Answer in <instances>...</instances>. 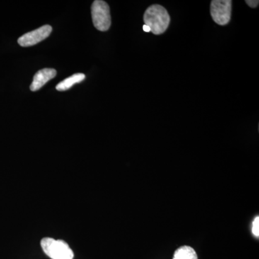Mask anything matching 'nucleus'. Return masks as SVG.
<instances>
[{"mask_svg": "<svg viewBox=\"0 0 259 259\" xmlns=\"http://www.w3.org/2000/svg\"><path fill=\"white\" fill-rule=\"evenodd\" d=\"M145 25L154 35H161L166 31L170 23V16L163 7L159 5L150 6L144 13Z\"/></svg>", "mask_w": 259, "mask_h": 259, "instance_id": "obj_1", "label": "nucleus"}, {"mask_svg": "<svg viewBox=\"0 0 259 259\" xmlns=\"http://www.w3.org/2000/svg\"><path fill=\"white\" fill-rule=\"evenodd\" d=\"M44 253L51 259H73L74 252L69 244L62 240L44 238L40 241Z\"/></svg>", "mask_w": 259, "mask_h": 259, "instance_id": "obj_2", "label": "nucleus"}, {"mask_svg": "<svg viewBox=\"0 0 259 259\" xmlns=\"http://www.w3.org/2000/svg\"><path fill=\"white\" fill-rule=\"evenodd\" d=\"M91 11L94 26L100 31L108 30L111 26V15L107 3L102 0H96L92 5Z\"/></svg>", "mask_w": 259, "mask_h": 259, "instance_id": "obj_3", "label": "nucleus"}, {"mask_svg": "<svg viewBox=\"0 0 259 259\" xmlns=\"http://www.w3.org/2000/svg\"><path fill=\"white\" fill-rule=\"evenodd\" d=\"M231 12V0H213L211 2V16L218 25H226L229 23Z\"/></svg>", "mask_w": 259, "mask_h": 259, "instance_id": "obj_4", "label": "nucleus"}, {"mask_svg": "<svg viewBox=\"0 0 259 259\" xmlns=\"http://www.w3.org/2000/svg\"><path fill=\"white\" fill-rule=\"evenodd\" d=\"M52 32L51 25H46L36 30L27 32L23 36L19 37L18 42L23 47H32L45 40Z\"/></svg>", "mask_w": 259, "mask_h": 259, "instance_id": "obj_5", "label": "nucleus"}, {"mask_svg": "<svg viewBox=\"0 0 259 259\" xmlns=\"http://www.w3.org/2000/svg\"><path fill=\"white\" fill-rule=\"evenodd\" d=\"M56 71L54 69H44L37 71L34 76L30 89L32 92L37 91L48 81L54 79L56 76Z\"/></svg>", "mask_w": 259, "mask_h": 259, "instance_id": "obj_6", "label": "nucleus"}, {"mask_svg": "<svg viewBox=\"0 0 259 259\" xmlns=\"http://www.w3.org/2000/svg\"><path fill=\"white\" fill-rule=\"evenodd\" d=\"M85 79V75L81 73H78L72 75L69 77L66 78L64 81H61L60 83L56 85V89L58 91H66L72 88L76 83H80Z\"/></svg>", "mask_w": 259, "mask_h": 259, "instance_id": "obj_7", "label": "nucleus"}, {"mask_svg": "<svg viewBox=\"0 0 259 259\" xmlns=\"http://www.w3.org/2000/svg\"><path fill=\"white\" fill-rule=\"evenodd\" d=\"M173 259H197V255L192 247L185 245L175 251Z\"/></svg>", "mask_w": 259, "mask_h": 259, "instance_id": "obj_8", "label": "nucleus"}, {"mask_svg": "<svg viewBox=\"0 0 259 259\" xmlns=\"http://www.w3.org/2000/svg\"><path fill=\"white\" fill-rule=\"evenodd\" d=\"M252 232H253V234L254 235L255 237L258 238L259 237V218L258 216H257L256 218H255L254 221H253V225H252Z\"/></svg>", "mask_w": 259, "mask_h": 259, "instance_id": "obj_9", "label": "nucleus"}, {"mask_svg": "<svg viewBox=\"0 0 259 259\" xmlns=\"http://www.w3.org/2000/svg\"><path fill=\"white\" fill-rule=\"evenodd\" d=\"M245 3L251 8H255L258 7L259 2L258 0H246Z\"/></svg>", "mask_w": 259, "mask_h": 259, "instance_id": "obj_10", "label": "nucleus"}, {"mask_svg": "<svg viewBox=\"0 0 259 259\" xmlns=\"http://www.w3.org/2000/svg\"><path fill=\"white\" fill-rule=\"evenodd\" d=\"M143 29H144L145 32H151V29H150L149 27L147 26V25H144V27H143Z\"/></svg>", "mask_w": 259, "mask_h": 259, "instance_id": "obj_11", "label": "nucleus"}]
</instances>
